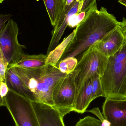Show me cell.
Returning a JSON list of instances; mask_svg holds the SVG:
<instances>
[{"instance_id":"cell-25","label":"cell","mask_w":126,"mask_h":126,"mask_svg":"<svg viewBox=\"0 0 126 126\" xmlns=\"http://www.w3.org/2000/svg\"><path fill=\"white\" fill-rule=\"evenodd\" d=\"M9 89L5 81L0 82V95L1 98H3L6 95L9 91Z\"/></svg>"},{"instance_id":"cell-21","label":"cell","mask_w":126,"mask_h":126,"mask_svg":"<svg viewBox=\"0 0 126 126\" xmlns=\"http://www.w3.org/2000/svg\"><path fill=\"white\" fill-rule=\"evenodd\" d=\"M9 64L2 52L0 50V82L5 81L6 72Z\"/></svg>"},{"instance_id":"cell-12","label":"cell","mask_w":126,"mask_h":126,"mask_svg":"<svg viewBox=\"0 0 126 126\" xmlns=\"http://www.w3.org/2000/svg\"><path fill=\"white\" fill-rule=\"evenodd\" d=\"M80 1H77L74 3L73 6L67 13L60 26L55 30H53L52 32V37L47 49V55L54 50L59 45V42L63 35L65 30L68 26L69 19L72 15L78 13Z\"/></svg>"},{"instance_id":"cell-3","label":"cell","mask_w":126,"mask_h":126,"mask_svg":"<svg viewBox=\"0 0 126 126\" xmlns=\"http://www.w3.org/2000/svg\"><path fill=\"white\" fill-rule=\"evenodd\" d=\"M106 98L126 99V39L120 49L108 58L101 77Z\"/></svg>"},{"instance_id":"cell-26","label":"cell","mask_w":126,"mask_h":126,"mask_svg":"<svg viewBox=\"0 0 126 126\" xmlns=\"http://www.w3.org/2000/svg\"><path fill=\"white\" fill-rule=\"evenodd\" d=\"M118 28L120 30L126 39V19L123 18L121 22H119Z\"/></svg>"},{"instance_id":"cell-22","label":"cell","mask_w":126,"mask_h":126,"mask_svg":"<svg viewBox=\"0 0 126 126\" xmlns=\"http://www.w3.org/2000/svg\"><path fill=\"white\" fill-rule=\"evenodd\" d=\"M87 111L91 112L92 114L95 115L100 119V121L102 123L101 126H111V124L109 121L105 118L104 115H102V113L101 112L100 109L97 107L92 109L90 110H89Z\"/></svg>"},{"instance_id":"cell-15","label":"cell","mask_w":126,"mask_h":126,"mask_svg":"<svg viewBox=\"0 0 126 126\" xmlns=\"http://www.w3.org/2000/svg\"><path fill=\"white\" fill-rule=\"evenodd\" d=\"M51 24L54 27L65 7L66 0H43Z\"/></svg>"},{"instance_id":"cell-27","label":"cell","mask_w":126,"mask_h":126,"mask_svg":"<svg viewBox=\"0 0 126 126\" xmlns=\"http://www.w3.org/2000/svg\"><path fill=\"white\" fill-rule=\"evenodd\" d=\"M74 0H66V5L63 10L65 12H67V9L71 4L73 3Z\"/></svg>"},{"instance_id":"cell-10","label":"cell","mask_w":126,"mask_h":126,"mask_svg":"<svg viewBox=\"0 0 126 126\" xmlns=\"http://www.w3.org/2000/svg\"><path fill=\"white\" fill-rule=\"evenodd\" d=\"M126 38L118 27L101 40L93 45L99 52L108 58L122 47Z\"/></svg>"},{"instance_id":"cell-23","label":"cell","mask_w":126,"mask_h":126,"mask_svg":"<svg viewBox=\"0 0 126 126\" xmlns=\"http://www.w3.org/2000/svg\"><path fill=\"white\" fill-rule=\"evenodd\" d=\"M82 4L80 13L87 11L96 3L97 0H82Z\"/></svg>"},{"instance_id":"cell-18","label":"cell","mask_w":126,"mask_h":126,"mask_svg":"<svg viewBox=\"0 0 126 126\" xmlns=\"http://www.w3.org/2000/svg\"><path fill=\"white\" fill-rule=\"evenodd\" d=\"M92 83V101L100 97H104V92L101 80V76L95 75L91 78Z\"/></svg>"},{"instance_id":"cell-19","label":"cell","mask_w":126,"mask_h":126,"mask_svg":"<svg viewBox=\"0 0 126 126\" xmlns=\"http://www.w3.org/2000/svg\"><path fill=\"white\" fill-rule=\"evenodd\" d=\"M101 124L102 123L100 120L88 116L80 119L75 126H101Z\"/></svg>"},{"instance_id":"cell-24","label":"cell","mask_w":126,"mask_h":126,"mask_svg":"<svg viewBox=\"0 0 126 126\" xmlns=\"http://www.w3.org/2000/svg\"><path fill=\"white\" fill-rule=\"evenodd\" d=\"M12 16V15L11 14H1L0 15V32L1 31L5 26V23L6 21L10 20V19Z\"/></svg>"},{"instance_id":"cell-9","label":"cell","mask_w":126,"mask_h":126,"mask_svg":"<svg viewBox=\"0 0 126 126\" xmlns=\"http://www.w3.org/2000/svg\"><path fill=\"white\" fill-rule=\"evenodd\" d=\"M39 126H65L64 117L53 107L38 102H32Z\"/></svg>"},{"instance_id":"cell-29","label":"cell","mask_w":126,"mask_h":126,"mask_svg":"<svg viewBox=\"0 0 126 126\" xmlns=\"http://www.w3.org/2000/svg\"><path fill=\"white\" fill-rule=\"evenodd\" d=\"M4 0H0V3H1Z\"/></svg>"},{"instance_id":"cell-30","label":"cell","mask_w":126,"mask_h":126,"mask_svg":"<svg viewBox=\"0 0 126 126\" xmlns=\"http://www.w3.org/2000/svg\"><path fill=\"white\" fill-rule=\"evenodd\" d=\"M80 0H74V1H73V2H75V1H80Z\"/></svg>"},{"instance_id":"cell-17","label":"cell","mask_w":126,"mask_h":126,"mask_svg":"<svg viewBox=\"0 0 126 126\" xmlns=\"http://www.w3.org/2000/svg\"><path fill=\"white\" fill-rule=\"evenodd\" d=\"M78 63V61L75 58L70 57L60 61L57 66L61 72L69 74L75 70Z\"/></svg>"},{"instance_id":"cell-13","label":"cell","mask_w":126,"mask_h":126,"mask_svg":"<svg viewBox=\"0 0 126 126\" xmlns=\"http://www.w3.org/2000/svg\"><path fill=\"white\" fill-rule=\"evenodd\" d=\"M92 83L91 79L86 81L83 88L77 95L73 111L80 114H83L86 111L92 101Z\"/></svg>"},{"instance_id":"cell-14","label":"cell","mask_w":126,"mask_h":126,"mask_svg":"<svg viewBox=\"0 0 126 126\" xmlns=\"http://www.w3.org/2000/svg\"><path fill=\"white\" fill-rule=\"evenodd\" d=\"M47 58L46 55L42 54L33 55L25 54L16 63L9 64L8 67H17L23 69L40 67L46 65Z\"/></svg>"},{"instance_id":"cell-16","label":"cell","mask_w":126,"mask_h":126,"mask_svg":"<svg viewBox=\"0 0 126 126\" xmlns=\"http://www.w3.org/2000/svg\"><path fill=\"white\" fill-rule=\"evenodd\" d=\"M75 34V30L69 35L56 48L50 52L47 55L46 64H50L57 66L61 57L63 56L68 45L72 40Z\"/></svg>"},{"instance_id":"cell-1","label":"cell","mask_w":126,"mask_h":126,"mask_svg":"<svg viewBox=\"0 0 126 126\" xmlns=\"http://www.w3.org/2000/svg\"><path fill=\"white\" fill-rule=\"evenodd\" d=\"M119 23L105 7H102L98 10L95 3L74 30V37L59 62L67 58L75 57L86 51L117 29Z\"/></svg>"},{"instance_id":"cell-28","label":"cell","mask_w":126,"mask_h":126,"mask_svg":"<svg viewBox=\"0 0 126 126\" xmlns=\"http://www.w3.org/2000/svg\"><path fill=\"white\" fill-rule=\"evenodd\" d=\"M118 1L120 3L126 7V0H118Z\"/></svg>"},{"instance_id":"cell-8","label":"cell","mask_w":126,"mask_h":126,"mask_svg":"<svg viewBox=\"0 0 126 126\" xmlns=\"http://www.w3.org/2000/svg\"><path fill=\"white\" fill-rule=\"evenodd\" d=\"M103 114L111 126H126V99L106 98Z\"/></svg>"},{"instance_id":"cell-5","label":"cell","mask_w":126,"mask_h":126,"mask_svg":"<svg viewBox=\"0 0 126 126\" xmlns=\"http://www.w3.org/2000/svg\"><path fill=\"white\" fill-rule=\"evenodd\" d=\"M108 61V58L99 52L93 45L84 52L75 68L80 70L75 79L76 98L89 79L96 74L103 76Z\"/></svg>"},{"instance_id":"cell-2","label":"cell","mask_w":126,"mask_h":126,"mask_svg":"<svg viewBox=\"0 0 126 126\" xmlns=\"http://www.w3.org/2000/svg\"><path fill=\"white\" fill-rule=\"evenodd\" d=\"M14 68L16 74L35 95L38 102L54 107L53 92L57 82L67 74L50 64L36 68Z\"/></svg>"},{"instance_id":"cell-20","label":"cell","mask_w":126,"mask_h":126,"mask_svg":"<svg viewBox=\"0 0 126 126\" xmlns=\"http://www.w3.org/2000/svg\"><path fill=\"white\" fill-rule=\"evenodd\" d=\"M86 15V12H84L72 15L69 18L68 26L71 28L77 27L84 19Z\"/></svg>"},{"instance_id":"cell-6","label":"cell","mask_w":126,"mask_h":126,"mask_svg":"<svg viewBox=\"0 0 126 126\" xmlns=\"http://www.w3.org/2000/svg\"><path fill=\"white\" fill-rule=\"evenodd\" d=\"M79 69L67 74L55 84L53 92V107L64 117L73 111L76 98L75 79L80 72Z\"/></svg>"},{"instance_id":"cell-7","label":"cell","mask_w":126,"mask_h":126,"mask_svg":"<svg viewBox=\"0 0 126 126\" xmlns=\"http://www.w3.org/2000/svg\"><path fill=\"white\" fill-rule=\"evenodd\" d=\"M18 27L13 19L0 32V50L9 64L16 63L25 54L23 49L26 48L18 42Z\"/></svg>"},{"instance_id":"cell-4","label":"cell","mask_w":126,"mask_h":126,"mask_svg":"<svg viewBox=\"0 0 126 126\" xmlns=\"http://www.w3.org/2000/svg\"><path fill=\"white\" fill-rule=\"evenodd\" d=\"M0 106L7 108L16 126H39L32 101L9 90L0 100Z\"/></svg>"},{"instance_id":"cell-11","label":"cell","mask_w":126,"mask_h":126,"mask_svg":"<svg viewBox=\"0 0 126 126\" xmlns=\"http://www.w3.org/2000/svg\"><path fill=\"white\" fill-rule=\"evenodd\" d=\"M5 82L9 90L32 102H38L35 95L18 76L13 67L7 68L6 73Z\"/></svg>"}]
</instances>
